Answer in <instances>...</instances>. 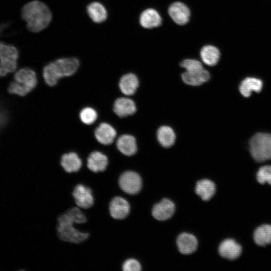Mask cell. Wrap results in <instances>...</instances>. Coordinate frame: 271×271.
Listing matches in <instances>:
<instances>
[{"label":"cell","mask_w":271,"mask_h":271,"mask_svg":"<svg viewBox=\"0 0 271 271\" xmlns=\"http://www.w3.org/2000/svg\"><path fill=\"white\" fill-rule=\"evenodd\" d=\"M87 219L78 207H73L60 215L58 218L57 230L59 238L64 241L78 243L85 240L89 236L75 229L74 223H84Z\"/></svg>","instance_id":"1"},{"label":"cell","mask_w":271,"mask_h":271,"mask_svg":"<svg viewBox=\"0 0 271 271\" xmlns=\"http://www.w3.org/2000/svg\"><path fill=\"white\" fill-rule=\"evenodd\" d=\"M22 16L27 23L28 29L35 33L47 27L52 18L48 6L39 1H33L26 4L22 9Z\"/></svg>","instance_id":"2"},{"label":"cell","mask_w":271,"mask_h":271,"mask_svg":"<svg viewBox=\"0 0 271 271\" xmlns=\"http://www.w3.org/2000/svg\"><path fill=\"white\" fill-rule=\"evenodd\" d=\"M79 66L78 60L75 58H63L51 62L45 66L43 75L48 85H55L62 77L73 75Z\"/></svg>","instance_id":"3"},{"label":"cell","mask_w":271,"mask_h":271,"mask_svg":"<svg viewBox=\"0 0 271 271\" xmlns=\"http://www.w3.org/2000/svg\"><path fill=\"white\" fill-rule=\"evenodd\" d=\"M15 81L11 82L8 91L11 94L25 96L37 85L38 80L35 72L29 68L19 70L14 75Z\"/></svg>","instance_id":"4"},{"label":"cell","mask_w":271,"mask_h":271,"mask_svg":"<svg viewBox=\"0 0 271 271\" xmlns=\"http://www.w3.org/2000/svg\"><path fill=\"white\" fill-rule=\"evenodd\" d=\"M249 151L255 161L262 162L271 160V134L258 132L249 142Z\"/></svg>","instance_id":"5"},{"label":"cell","mask_w":271,"mask_h":271,"mask_svg":"<svg viewBox=\"0 0 271 271\" xmlns=\"http://www.w3.org/2000/svg\"><path fill=\"white\" fill-rule=\"evenodd\" d=\"M18 56L19 52L15 47L0 42V77L16 70Z\"/></svg>","instance_id":"6"},{"label":"cell","mask_w":271,"mask_h":271,"mask_svg":"<svg viewBox=\"0 0 271 271\" xmlns=\"http://www.w3.org/2000/svg\"><path fill=\"white\" fill-rule=\"evenodd\" d=\"M119 185L121 190L126 193L134 195L140 191L142 181L138 173L128 171L121 175L119 179Z\"/></svg>","instance_id":"7"},{"label":"cell","mask_w":271,"mask_h":271,"mask_svg":"<svg viewBox=\"0 0 271 271\" xmlns=\"http://www.w3.org/2000/svg\"><path fill=\"white\" fill-rule=\"evenodd\" d=\"M72 195L76 205L81 208L88 209L94 204V198L91 190L82 184L76 185L73 191Z\"/></svg>","instance_id":"8"},{"label":"cell","mask_w":271,"mask_h":271,"mask_svg":"<svg viewBox=\"0 0 271 271\" xmlns=\"http://www.w3.org/2000/svg\"><path fill=\"white\" fill-rule=\"evenodd\" d=\"M168 13L174 22L180 25L187 24L190 17L189 9L181 2H175L171 4Z\"/></svg>","instance_id":"9"},{"label":"cell","mask_w":271,"mask_h":271,"mask_svg":"<svg viewBox=\"0 0 271 271\" xmlns=\"http://www.w3.org/2000/svg\"><path fill=\"white\" fill-rule=\"evenodd\" d=\"M109 210L112 218L116 219H122L129 214L130 206L125 199L117 196L113 198L110 201Z\"/></svg>","instance_id":"10"},{"label":"cell","mask_w":271,"mask_h":271,"mask_svg":"<svg viewBox=\"0 0 271 271\" xmlns=\"http://www.w3.org/2000/svg\"><path fill=\"white\" fill-rule=\"evenodd\" d=\"M174 203L168 199H164L155 204L152 209V215L157 220L164 221L170 218L174 213Z\"/></svg>","instance_id":"11"},{"label":"cell","mask_w":271,"mask_h":271,"mask_svg":"<svg viewBox=\"0 0 271 271\" xmlns=\"http://www.w3.org/2000/svg\"><path fill=\"white\" fill-rule=\"evenodd\" d=\"M94 135L99 143L109 145L113 142L116 136V131L109 123L102 122L95 129Z\"/></svg>","instance_id":"12"},{"label":"cell","mask_w":271,"mask_h":271,"mask_svg":"<svg viewBox=\"0 0 271 271\" xmlns=\"http://www.w3.org/2000/svg\"><path fill=\"white\" fill-rule=\"evenodd\" d=\"M218 251L223 257L232 260L239 256L241 252V247L233 239H226L220 243Z\"/></svg>","instance_id":"13"},{"label":"cell","mask_w":271,"mask_h":271,"mask_svg":"<svg viewBox=\"0 0 271 271\" xmlns=\"http://www.w3.org/2000/svg\"><path fill=\"white\" fill-rule=\"evenodd\" d=\"M113 110L119 117H124L134 114L137 108L132 100L128 98L120 97L114 101Z\"/></svg>","instance_id":"14"},{"label":"cell","mask_w":271,"mask_h":271,"mask_svg":"<svg viewBox=\"0 0 271 271\" xmlns=\"http://www.w3.org/2000/svg\"><path fill=\"white\" fill-rule=\"evenodd\" d=\"M177 244L181 253L189 254L196 250L198 241L193 235L188 233H182L177 239Z\"/></svg>","instance_id":"15"},{"label":"cell","mask_w":271,"mask_h":271,"mask_svg":"<svg viewBox=\"0 0 271 271\" xmlns=\"http://www.w3.org/2000/svg\"><path fill=\"white\" fill-rule=\"evenodd\" d=\"M108 163L107 156L99 151L92 152L87 158V167L94 173L104 171Z\"/></svg>","instance_id":"16"},{"label":"cell","mask_w":271,"mask_h":271,"mask_svg":"<svg viewBox=\"0 0 271 271\" xmlns=\"http://www.w3.org/2000/svg\"><path fill=\"white\" fill-rule=\"evenodd\" d=\"M116 147L122 154L127 156L134 155L137 151L136 139L129 134L120 136L116 141Z\"/></svg>","instance_id":"17"},{"label":"cell","mask_w":271,"mask_h":271,"mask_svg":"<svg viewBox=\"0 0 271 271\" xmlns=\"http://www.w3.org/2000/svg\"><path fill=\"white\" fill-rule=\"evenodd\" d=\"M183 82L190 85L198 86L208 81L210 79L209 72L204 69L196 72H185L181 75Z\"/></svg>","instance_id":"18"},{"label":"cell","mask_w":271,"mask_h":271,"mask_svg":"<svg viewBox=\"0 0 271 271\" xmlns=\"http://www.w3.org/2000/svg\"><path fill=\"white\" fill-rule=\"evenodd\" d=\"M141 25L147 29L159 26L162 23V18L159 13L153 9H148L141 14L140 17Z\"/></svg>","instance_id":"19"},{"label":"cell","mask_w":271,"mask_h":271,"mask_svg":"<svg viewBox=\"0 0 271 271\" xmlns=\"http://www.w3.org/2000/svg\"><path fill=\"white\" fill-rule=\"evenodd\" d=\"M139 84L137 76L132 73H128L122 76L120 79L119 87L124 94L131 95L136 92Z\"/></svg>","instance_id":"20"},{"label":"cell","mask_w":271,"mask_h":271,"mask_svg":"<svg viewBox=\"0 0 271 271\" xmlns=\"http://www.w3.org/2000/svg\"><path fill=\"white\" fill-rule=\"evenodd\" d=\"M62 167L67 173L78 172L82 166V161L74 152L64 154L60 162Z\"/></svg>","instance_id":"21"},{"label":"cell","mask_w":271,"mask_h":271,"mask_svg":"<svg viewBox=\"0 0 271 271\" xmlns=\"http://www.w3.org/2000/svg\"><path fill=\"white\" fill-rule=\"evenodd\" d=\"M262 88V82L254 77H247L240 83L239 89L240 93L245 97L250 96L253 91L259 92Z\"/></svg>","instance_id":"22"},{"label":"cell","mask_w":271,"mask_h":271,"mask_svg":"<svg viewBox=\"0 0 271 271\" xmlns=\"http://www.w3.org/2000/svg\"><path fill=\"white\" fill-rule=\"evenodd\" d=\"M86 10L89 17L95 23H101L107 19L106 9L99 2H94L89 4L87 7Z\"/></svg>","instance_id":"23"},{"label":"cell","mask_w":271,"mask_h":271,"mask_svg":"<svg viewBox=\"0 0 271 271\" xmlns=\"http://www.w3.org/2000/svg\"><path fill=\"white\" fill-rule=\"evenodd\" d=\"M215 185L208 179H203L197 182L195 191L196 194L204 201L210 200L215 192Z\"/></svg>","instance_id":"24"},{"label":"cell","mask_w":271,"mask_h":271,"mask_svg":"<svg viewBox=\"0 0 271 271\" xmlns=\"http://www.w3.org/2000/svg\"><path fill=\"white\" fill-rule=\"evenodd\" d=\"M220 55L218 49L212 45L205 46L200 51V56L202 61L210 66H214L218 63Z\"/></svg>","instance_id":"25"},{"label":"cell","mask_w":271,"mask_h":271,"mask_svg":"<svg viewBox=\"0 0 271 271\" xmlns=\"http://www.w3.org/2000/svg\"><path fill=\"white\" fill-rule=\"evenodd\" d=\"M157 137L159 143L165 148L172 146L175 142V133L173 129L169 126L160 127L157 130Z\"/></svg>","instance_id":"26"},{"label":"cell","mask_w":271,"mask_h":271,"mask_svg":"<svg viewBox=\"0 0 271 271\" xmlns=\"http://www.w3.org/2000/svg\"><path fill=\"white\" fill-rule=\"evenodd\" d=\"M253 239L258 245L264 246L271 243V225H262L254 231Z\"/></svg>","instance_id":"27"},{"label":"cell","mask_w":271,"mask_h":271,"mask_svg":"<svg viewBox=\"0 0 271 271\" xmlns=\"http://www.w3.org/2000/svg\"><path fill=\"white\" fill-rule=\"evenodd\" d=\"M79 117L83 123L90 125L93 123L97 119V113L93 108L86 107L81 110Z\"/></svg>","instance_id":"28"},{"label":"cell","mask_w":271,"mask_h":271,"mask_svg":"<svg viewBox=\"0 0 271 271\" xmlns=\"http://www.w3.org/2000/svg\"><path fill=\"white\" fill-rule=\"evenodd\" d=\"M256 179L260 184L267 183L271 185V166H264L260 168L256 174Z\"/></svg>","instance_id":"29"},{"label":"cell","mask_w":271,"mask_h":271,"mask_svg":"<svg viewBox=\"0 0 271 271\" xmlns=\"http://www.w3.org/2000/svg\"><path fill=\"white\" fill-rule=\"evenodd\" d=\"M180 65L185 68L187 72H196L204 69L202 63L195 59L184 60L181 63Z\"/></svg>","instance_id":"30"},{"label":"cell","mask_w":271,"mask_h":271,"mask_svg":"<svg viewBox=\"0 0 271 271\" xmlns=\"http://www.w3.org/2000/svg\"><path fill=\"white\" fill-rule=\"evenodd\" d=\"M122 269L124 271H140L141 270V266L138 260L130 258L124 262Z\"/></svg>","instance_id":"31"}]
</instances>
